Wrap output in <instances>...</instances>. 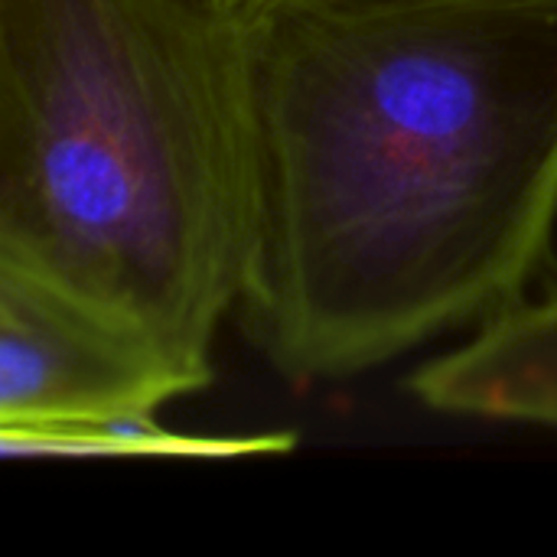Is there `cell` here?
I'll list each match as a JSON object with an SVG mask.
<instances>
[{
    "mask_svg": "<svg viewBox=\"0 0 557 557\" xmlns=\"http://www.w3.org/2000/svg\"><path fill=\"white\" fill-rule=\"evenodd\" d=\"M405 388L444 418L557 431V287L421 362Z\"/></svg>",
    "mask_w": 557,
    "mask_h": 557,
    "instance_id": "obj_4",
    "label": "cell"
},
{
    "mask_svg": "<svg viewBox=\"0 0 557 557\" xmlns=\"http://www.w3.org/2000/svg\"><path fill=\"white\" fill-rule=\"evenodd\" d=\"M209 382L147 326L0 261V434L157 418Z\"/></svg>",
    "mask_w": 557,
    "mask_h": 557,
    "instance_id": "obj_3",
    "label": "cell"
},
{
    "mask_svg": "<svg viewBox=\"0 0 557 557\" xmlns=\"http://www.w3.org/2000/svg\"><path fill=\"white\" fill-rule=\"evenodd\" d=\"M238 323L343 382L529 297L557 228V0H251Z\"/></svg>",
    "mask_w": 557,
    "mask_h": 557,
    "instance_id": "obj_1",
    "label": "cell"
},
{
    "mask_svg": "<svg viewBox=\"0 0 557 557\" xmlns=\"http://www.w3.org/2000/svg\"><path fill=\"white\" fill-rule=\"evenodd\" d=\"M209 3H215V7H228V10H248V7H251V0H209Z\"/></svg>",
    "mask_w": 557,
    "mask_h": 557,
    "instance_id": "obj_6",
    "label": "cell"
},
{
    "mask_svg": "<svg viewBox=\"0 0 557 557\" xmlns=\"http://www.w3.org/2000/svg\"><path fill=\"white\" fill-rule=\"evenodd\" d=\"M284 434L264 437H196L163 428L157 418H121L39 434H0L7 457H248L281 454Z\"/></svg>",
    "mask_w": 557,
    "mask_h": 557,
    "instance_id": "obj_5",
    "label": "cell"
},
{
    "mask_svg": "<svg viewBox=\"0 0 557 557\" xmlns=\"http://www.w3.org/2000/svg\"><path fill=\"white\" fill-rule=\"evenodd\" d=\"M258 235L248 13L0 0V261L212 375Z\"/></svg>",
    "mask_w": 557,
    "mask_h": 557,
    "instance_id": "obj_2",
    "label": "cell"
}]
</instances>
